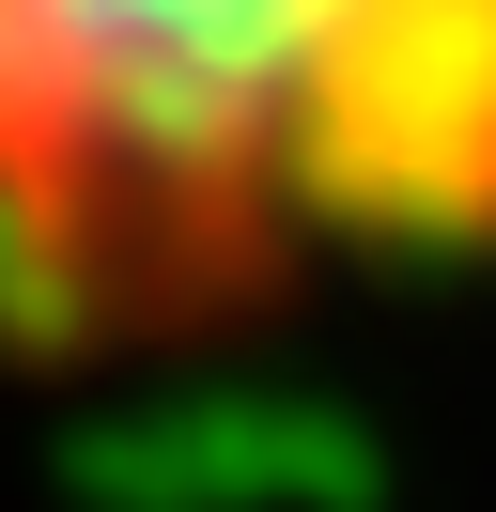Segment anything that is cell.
<instances>
[{"mask_svg": "<svg viewBox=\"0 0 496 512\" xmlns=\"http://www.w3.org/2000/svg\"><path fill=\"white\" fill-rule=\"evenodd\" d=\"M496 249V0H0V326L140 357Z\"/></svg>", "mask_w": 496, "mask_h": 512, "instance_id": "6da1fadb", "label": "cell"}]
</instances>
